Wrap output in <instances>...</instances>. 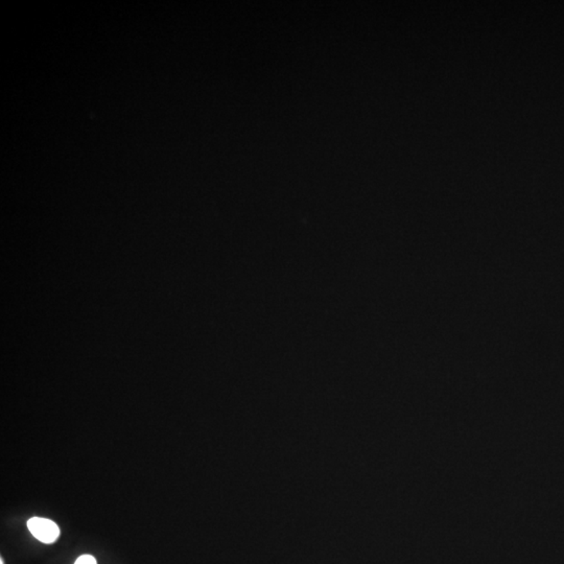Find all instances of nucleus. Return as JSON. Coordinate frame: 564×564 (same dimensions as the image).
Wrapping results in <instances>:
<instances>
[{
    "label": "nucleus",
    "mask_w": 564,
    "mask_h": 564,
    "mask_svg": "<svg viewBox=\"0 0 564 564\" xmlns=\"http://www.w3.org/2000/svg\"><path fill=\"white\" fill-rule=\"evenodd\" d=\"M0 564H4V559L0 558Z\"/></svg>",
    "instance_id": "7ed1b4c3"
},
{
    "label": "nucleus",
    "mask_w": 564,
    "mask_h": 564,
    "mask_svg": "<svg viewBox=\"0 0 564 564\" xmlns=\"http://www.w3.org/2000/svg\"><path fill=\"white\" fill-rule=\"evenodd\" d=\"M75 564H97V559L91 555H82L77 559Z\"/></svg>",
    "instance_id": "f03ea898"
},
{
    "label": "nucleus",
    "mask_w": 564,
    "mask_h": 564,
    "mask_svg": "<svg viewBox=\"0 0 564 564\" xmlns=\"http://www.w3.org/2000/svg\"><path fill=\"white\" fill-rule=\"evenodd\" d=\"M28 528L35 538L48 545L55 543L60 536L59 527L50 519L33 517L28 521Z\"/></svg>",
    "instance_id": "f257e3e1"
}]
</instances>
